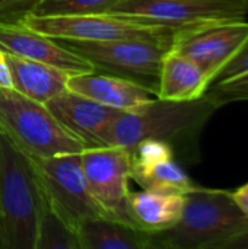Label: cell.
<instances>
[{"mask_svg": "<svg viewBox=\"0 0 248 249\" xmlns=\"http://www.w3.org/2000/svg\"><path fill=\"white\" fill-rule=\"evenodd\" d=\"M35 249H80L77 233L51 210L47 201L42 209Z\"/></svg>", "mask_w": 248, "mask_h": 249, "instance_id": "cell-19", "label": "cell"}, {"mask_svg": "<svg viewBox=\"0 0 248 249\" xmlns=\"http://www.w3.org/2000/svg\"><path fill=\"white\" fill-rule=\"evenodd\" d=\"M244 70H248V44L225 66V69L219 73L218 77L234 76V74H238Z\"/></svg>", "mask_w": 248, "mask_h": 249, "instance_id": "cell-22", "label": "cell"}, {"mask_svg": "<svg viewBox=\"0 0 248 249\" xmlns=\"http://www.w3.org/2000/svg\"><path fill=\"white\" fill-rule=\"evenodd\" d=\"M38 0H0V20L15 22L29 13Z\"/></svg>", "mask_w": 248, "mask_h": 249, "instance_id": "cell-21", "label": "cell"}, {"mask_svg": "<svg viewBox=\"0 0 248 249\" xmlns=\"http://www.w3.org/2000/svg\"><path fill=\"white\" fill-rule=\"evenodd\" d=\"M232 200L235 201L237 207L243 212V214L248 217V184L240 187L234 193H231Z\"/></svg>", "mask_w": 248, "mask_h": 249, "instance_id": "cell-23", "label": "cell"}, {"mask_svg": "<svg viewBox=\"0 0 248 249\" xmlns=\"http://www.w3.org/2000/svg\"><path fill=\"white\" fill-rule=\"evenodd\" d=\"M44 203L31 158L0 131V249H35Z\"/></svg>", "mask_w": 248, "mask_h": 249, "instance_id": "cell-2", "label": "cell"}, {"mask_svg": "<svg viewBox=\"0 0 248 249\" xmlns=\"http://www.w3.org/2000/svg\"><path fill=\"white\" fill-rule=\"evenodd\" d=\"M209 86L210 82L197 63L171 50L162 61L156 98L175 102L196 101Z\"/></svg>", "mask_w": 248, "mask_h": 249, "instance_id": "cell-17", "label": "cell"}, {"mask_svg": "<svg viewBox=\"0 0 248 249\" xmlns=\"http://www.w3.org/2000/svg\"><path fill=\"white\" fill-rule=\"evenodd\" d=\"M16 22L53 39L110 41L124 38H175L178 32L110 13L77 16L23 15Z\"/></svg>", "mask_w": 248, "mask_h": 249, "instance_id": "cell-8", "label": "cell"}, {"mask_svg": "<svg viewBox=\"0 0 248 249\" xmlns=\"http://www.w3.org/2000/svg\"><path fill=\"white\" fill-rule=\"evenodd\" d=\"M0 131L29 158L76 153L83 143L70 134L50 112L13 88L0 86Z\"/></svg>", "mask_w": 248, "mask_h": 249, "instance_id": "cell-4", "label": "cell"}, {"mask_svg": "<svg viewBox=\"0 0 248 249\" xmlns=\"http://www.w3.org/2000/svg\"><path fill=\"white\" fill-rule=\"evenodd\" d=\"M108 13L184 32L243 20L248 15V0H118Z\"/></svg>", "mask_w": 248, "mask_h": 249, "instance_id": "cell-7", "label": "cell"}, {"mask_svg": "<svg viewBox=\"0 0 248 249\" xmlns=\"http://www.w3.org/2000/svg\"><path fill=\"white\" fill-rule=\"evenodd\" d=\"M218 109L205 95L187 102L153 98L137 108L123 111L111 125L105 146L130 149L143 140H161L168 143L181 160L196 162L200 133Z\"/></svg>", "mask_w": 248, "mask_h": 249, "instance_id": "cell-1", "label": "cell"}, {"mask_svg": "<svg viewBox=\"0 0 248 249\" xmlns=\"http://www.w3.org/2000/svg\"><path fill=\"white\" fill-rule=\"evenodd\" d=\"M0 86L1 88H12L9 66L6 61V51L0 48Z\"/></svg>", "mask_w": 248, "mask_h": 249, "instance_id": "cell-25", "label": "cell"}, {"mask_svg": "<svg viewBox=\"0 0 248 249\" xmlns=\"http://www.w3.org/2000/svg\"><path fill=\"white\" fill-rule=\"evenodd\" d=\"M248 44V22L228 20L178 32L172 50L187 55L212 83Z\"/></svg>", "mask_w": 248, "mask_h": 249, "instance_id": "cell-10", "label": "cell"}, {"mask_svg": "<svg viewBox=\"0 0 248 249\" xmlns=\"http://www.w3.org/2000/svg\"><path fill=\"white\" fill-rule=\"evenodd\" d=\"M130 152V179L143 190L184 196L197 185L175 162L172 147L161 140H143Z\"/></svg>", "mask_w": 248, "mask_h": 249, "instance_id": "cell-11", "label": "cell"}, {"mask_svg": "<svg viewBox=\"0 0 248 249\" xmlns=\"http://www.w3.org/2000/svg\"><path fill=\"white\" fill-rule=\"evenodd\" d=\"M45 107L70 134L83 143L85 149L105 146L113 123L123 112L70 89L51 98Z\"/></svg>", "mask_w": 248, "mask_h": 249, "instance_id": "cell-12", "label": "cell"}, {"mask_svg": "<svg viewBox=\"0 0 248 249\" xmlns=\"http://www.w3.org/2000/svg\"><path fill=\"white\" fill-rule=\"evenodd\" d=\"M80 249H152V235L111 217L83 222L77 229Z\"/></svg>", "mask_w": 248, "mask_h": 249, "instance_id": "cell-18", "label": "cell"}, {"mask_svg": "<svg viewBox=\"0 0 248 249\" xmlns=\"http://www.w3.org/2000/svg\"><path fill=\"white\" fill-rule=\"evenodd\" d=\"M31 160L47 204L76 233L86 220L110 217L89 190L80 152Z\"/></svg>", "mask_w": 248, "mask_h": 249, "instance_id": "cell-6", "label": "cell"}, {"mask_svg": "<svg viewBox=\"0 0 248 249\" xmlns=\"http://www.w3.org/2000/svg\"><path fill=\"white\" fill-rule=\"evenodd\" d=\"M67 89L121 111L137 108L155 96L136 82L95 70L69 76Z\"/></svg>", "mask_w": 248, "mask_h": 249, "instance_id": "cell-14", "label": "cell"}, {"mask_svg": "<svg viewBox=\"0 0 248 249\" xmlns=\"http://www.w3.org/2000/svg\"><path fill=\"white\" fill-rule=\"evenodd\" d=\"M64 48L88 60L95 71L136 82L156 96L165 55L175 38H124L110 41L56 39Z\"/></svg>", "mask_w": 248, "mask_h": 249, "instance_id": "cell-5", "label": "cell"}, {"mask_svg": "<svg viewBox=\"0 0 248 249\" xmlns=\"http://www.w3.org/2000/svg\"><path fill=\"white\" fill-rule=\"evenodd\" d=\"M184 207V196L164 194L155 191L132 193L126 201V213L132 226L158 233L177 225Z\"/></svg>", "mask_w": 248, "mask_h": 249, "instance_id": "cell-15", "label": "cell"}, {"mask_svg": "<svg viewBox=\"0 0 248 249\" xmlns=\"http://www.w3.org/2000/svg\"><path fill=\"white\" fill-rule=\"evenodd\" d=\"M91 193L111 219L130 225L126 201L130 194V152L123 146H96L80 152Z\"/></svg>", "mask_w": 248, "mask_h": 249, "instance_id": "cell-9", "label": "cell"}, {"mask_svg": "<svg viewBox=\"0 0 248 249\" xmlns=\"http://www.w3.org/2000/svg\"><path fill=\"white\" fill-rule=\"evenodd\" d=\"M118 0H38L31 9L32 16H77V15H101Z\"/></svg>", "mask_w": 248, "mask_h": 249, "instance_id": "cell-20", "label": "cell"}, {"mask_svg": "<svg viewBox=\"0 0 248 249\" xmlns=\"http://www.w3.org/2000/svg\"><path fill=\"white\" fill-rule=\"evenodd\" d=\"M248 228V217L229 191L196 187L184 194L180 220L168 231L152 235V249H221Z\"/></svg>", "mask_w": 248, "mask_h": 249, "instance_id": "cell-3", "label": "cell"}, {"mask_svg": "<svg viewBox=\"0 0 248 249\" xmlns=\"http://www.w3.org/2000/svg\"><path fill=\"white\" fill-rule=\"evenodd\" d=\"M221 249H248V228L228 239Z\"/></svg>", "mask_w": 248, "mask_h": 249, "instance_id": "cell-24", "label": "cell"}, {"mask_svg": "<svg viewBox=\"0 0 248 249\" xmlns=\"http://www.w3.org/2000/svg\"><path fill=\"white\" fill-rule=\"evenodd\" d=\"M6 61L12 88L37 102L47 104L51 98L67 89L70 74L60 69L10 53H6Z\"/></svg>", "mask_w": 248, "mask_h": 249, "instance_id": "cell-16", "label": "cell"}, {"mask_svg": "<svg viewBox=\"0 0 248 249\" xmlns=\"http://www.w3.org/2000/svg\"><path fill=\"white\" fill-rule=\"evenodd\" d=\"M0 48L15 55L53 66L70 76L94 71V66L79 54L16 20H0Z\"/></svg>", "mask_w": 248, "mask_h": 249, "instance_id": "cell-13", "label": "cell"}]
</instances>
